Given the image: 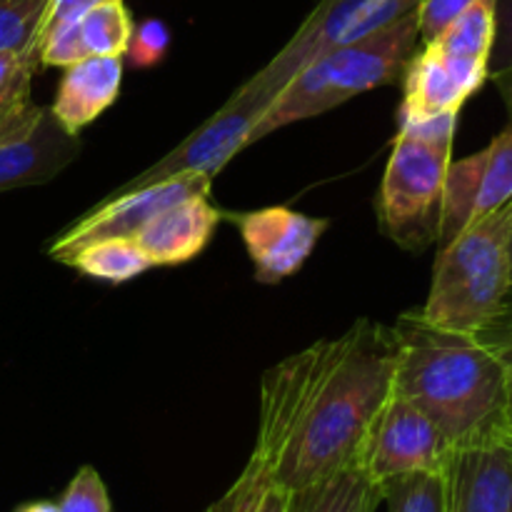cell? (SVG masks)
Returning a JSON list of instances; mask_svg holds the SVG:
<instances>
[{"mask_svg":"<svg viewBox=\"0 0 512 512\" xmlns=\"http://www.w3.org/2000/svg\"><path fill=\"white\" fill-rule=\"evenodd\" d=\"M223 218L238 228L255 280L265 285L283 283L298 273L330 228L328 218L305 215L288 205L223 213Z\"/></svg>","mask_w":512,"mask_h":512,"instance_id":"cell-10","label":"cell"},{"mask_svg":"<svg viewBox=\"0 0 512 512\" xmlns=\"http://www.w3.org/2000/svg\"><path fill=\"white\" fill-rule=\"evenodd\" d=\"M420 3L423 0H320L285 48L253 78L245 80L238 93L270 105L275 95L313 60L395 23L413 13Z\"/></svg>","mask_w":512,"mask_h":512,"instance_id":"cell-6","label":"cell"},{"mask_svg":"<svg viewBox=\"0 0 512 512\" xmlns=\"http://www.w3.org/2000/svg\"><path fill=\"white\" fill-rule=\"evenodd\" d=\"M170 50V30L160 18H145L133 23L128 48H125L123 63L135 70L155 68L165 60Z\"/></svg>","mask_w":512,"mask_h":512,"instance_id":"cell-24","label":"cell"},{"mask_svg":"<svg viewBox=\"0 0 512 512\" xmlns=\"http://www.w3.org/2000/svg\"><path fill=\"white\" fill-rule=\"evenodd\" d=\"M495 40V0H475L463 15L453 20L435 40L430 48L438 50L450 63L463 68L480 70L490 78V50Z\"/></svg>","mask_w":512,"mask_h":512,"instance_id":"cell-18","label":"cell"},{"mask_svg":"<svg viewBox=\"0 0 512 512\" xmlns=\"http://www.w3.org/2000/svg\"><path fill=\"white\" fill-rule=\"evenodd\" d=\"M70 268L80 275L105 283H128L153 268L145 250L135 238H100L83 245L68 258Z\"/></svg>","mask_w":512,"mask_h":512,"instance_id":"cell-19","label":"cell"},{"mask_svg":"<svg viewBox=\"0 0 512 512\" xmlns=\"http://www.w3.org/2000/svg\"><path fill=\"white\" fill-rule=\"evenodd\" d=\"M80 135L68 133L50 108L28 135L0 143V193L53 180L80 155Z\"/></svg>","mask_w":512,"mask_h":512,"instance_id":"cell-13","label":"cell"},{"mask_svg":"<svg viewBox=\"0 0 512 512\" xmlns=\"http://www.w3.org/2000/svg\"><path fill=\"white\" fill-rule=\"evenodd\" d=\"M510 260H512V230H510Z\"/></svg>","mask_w":512,"mask_h":512,"instance_id":"cell-33","label":"cell"},{"mask_svg":"<svg viewBox=\"0 0 512 512\" xmlns=\"http://www.w3.org/2000/svg\"><path fill=\"white\" fill-rule=\"evenodd\" d=\"M380 490L385 512H445L443 468L390 478Z\"/></svg>","mask_w":512,"mask_h":512,"instance_id":"cell-22","label":"cell"},{"mask_svg":"<svg viewBox=\"0 0 512 512\" xmlns=\"http://www.w3.org/2000/svg\"><path fill=\"white\" fill-rule=\"evenodd\" d=\"M475 0H423L415 10L418 15V30H420V43H430L438 38L458 15L473 5Z\"/></svg>","mask_w":512,"mask_h":512,"instance_id":"cell-26","label":"cell"},{"mask_svg":"<svg viewBox=\"0 0 512 512\" xmlns=\"http://www.w3.org/2000/svg\"><path fill=\"white\" fill-rule=\"evenodd\" d=\"M512 203L470 223L440 245L433 283L420 308L428 323L478 335L495 320L512 288Z\"/></svg>","mask_w":512,"mask_h":512,"instance_id":"cell-4","label":"cell"},{"mask_svg":"<svg viewBox=\"0 0 512 512\" xmlns=\"http://www.w3.org/2000/svg\"><path fill=\"white\" fill-rule=\"evenodd\" d=\"M50 0H0V53L3 50H38L40 20Z\"/></svg>","mask_w":512,"mask_h":512,"instance_id":"cell-23","label":"cell"},{"mask_svg":"<svg viewBox=\"0 0 512 512\" xmlns=\"http://www.w3.org/2000/svg\"><path fill=\"white\" fill-rule=\"evenodd\" d=\"M15 512H60L58 503H48V500H38V503H28Z\"/></svg>","mask_w":512,"mask_h":512,"instance_id":"cell-32","label":"cell"},{"mask_svg":"<svg viewBox=\"0 0 512 512\" xmlns=\"http://www.w3.org/2000/svg\"><path fill=\"white\" fill-rule=\"evenodd\" d=\"M220 220L223 210L210 203V195H193L153 215L133 238L153 268L183 265L208 248Z\"/></svg>","mask_w":512,"mask_h":512,"instance_id":"cell-12","label":"cell"},{"mask_svg":"<svg viewBox=\"0 0 512 512\" xmlns=\"http://www.w3.org/2000/svg\"><path fill=\"white\" fill-rule=\"evenodd\" d=\"M512 68V0H495V40L490 50V75Z\"/></svg>","mask_w":512,"mask_h":512,"instance_id":"cell-27","label":"cell"},{"mask_svg":"<svg viewBox=\"0 0 512 512\" xmlns=\"http://www.w3.org/2000/svg\"><path fill=\"white\" fill-rule=\"evenodd\" d=\"M393 393L418 405L453 448L505 435L508 363L478 335L403 313L393 328Z\"/></svg>","mask_w":512,"mask_h":512,"instance_id":"cell-2","label":"cell"},{"mask_svg":"<svg viewBox=\"0 0 512 512\" xmlns=\"http://www.w3.org/2000/svg\"><path fill=\"white\" fill-rule=\"evenodd\" d=\"M265 110H268V105L245 98L235 90L218 113L210 115L200 128H195L183 143L175 145L158 163L145 168L143 173L133 175L120 188H115V193L138 190L145 188V185L160 183V180L183 178V175H208V178L215 180V175L240 150L248 148L250 133H253L255 123H258Z\"/></svg>","mask_w":512,"mask_h":512,"instance_id":"cell-7","label":"cell"},{"mask_svg":"<svg viewBox=\"0 0 512 512\" xmlns=\"http://www.w3.org/2000/svg\"><path fill=\"white\" fill-rule=\"evenodd\" d=\"M60 512H113L108 488L93 465H83L70 478L58 500Z\"/></svg>","mask_w":512,"mask_h":512,"instance_id":"cell-25","label":"cell"},{"mask_svg":"<svg viewBox=\"0 0 512 512\" xmlns=\"http://www.w3.org/2000/svg\"><path fill=\"white\" fill-rule=\"evenodd\" d=\"M288 510V490L278 488V485H270L265 488V493L260 495L258 505L253 512H285Z\"/></svg>","mask_w":512,"mask_h":512,"instance_id":"cell-29","label":"cell"},{"mask_svg":"<svg viewBox=\"0 0 512 512\" xmlns=\"http://www.w3.org/2000/svg\"><path fill=\"white\" fill-rule=\"evenodd\" d=\"M100 3H108V0H50L43 20H40L35 43H40V40H43L50 30L58 28V25L75 23V20H80L85 13H88V10H93L95 5H100Z\"/></svg>","mask_w":512,"mask_h":512,"instance_id":"cell-28","label":"cell"},{"mask_svg":"<svg viewBox=\"0 0 512 512\" xmlns=\"http://www.w3.org/2000/svg\"><path fill=\"white\" fill-rule=\"evenodd\" d=\"M508 363V388H505V435L512 440V360Z\"/></svg>","mask_w":512,"mask_h":512,"instance_id":"cell-31","label":"cell"},{"mask_svg":"<svg viewBox=\"0 0 512 512\" xmlns=\"http://www.w3.org/2000/svg\"><path fill=\"white\" fill-rule=\"evenodd\" d=\"M383 490L363 463H355L320 483L288 493L285 512H375Z\"/></svg>","mask_w":512,"mask_h":512,"instance_id":"cell-17","label":"cell"},{"mask_svg":"<svg viewBox=\"0 0 512 512\" xmlns=\"http://www.w3.org/2000/svg\"><path fill=\"white\" fill-rule=\"evenodd\" d=\"M475 93L478 90L453 65L445 63L430 45H420L403 73L398 123H418L443 113H460Z\"/></svg>","mask_w":512,"mask_h":512,"instance_id":"cell-15","label":"cell"},{"mask_svg":"<svg viewBox=\"0 0 512 512\" xmlns=\"http://www.w3.org/2000/svg\"><path fill=\"white\" fill-rule=\"evenodd\" d=\"M490 80H493V83L498 85L500 95H503V100H505V108H508V113H510V118H512V68L503 70V73L490 75Z\"/></svg>","mask_w":512,"mask_h":512,"instance_id":"cell-30","label":"cell"},{"mask_svg":"<svg viewBox=\"0 0 512 512\" xmlns=\"http://www.w3.org/2000/svg\"><path fill=\"white\" fill-rule=\"evenodd\" d=\"M508 203H512V120L508 128L500 130V135H495L493 143L483 150L475 220L495 213Z\"/></svg>","mask_w":512,"mask_h":512,"instance_id":"cell-20","label":"cell"},{"mask_svg":"<svg viewBox=\"0 0 512 512\" xmlns=\"http://www.w3.org/2000/svg\"><path fill=\"white\" fill-rule=\"evenodd\" d=\"M80 38L88 55H120L128 48L133 33V18L123 0H108L95 5L93 10L78 20Z\"/></svg>","mask_w":512,"mask_h":512,"instance_id":"cell-21","label":"cell"},{"mask_svg":"<svg viewBox=\"0 0 512 512\" xmlns=\"http://www.w3.org/2000/svg\"><path fill=\"white\" fill-rule=\"evenodd\" d=\"M38 68V50L0 53V143L28 135L48 110L33 100V78Z\"/></svg>","mask_w":512,"mask_h":512,"instance_id":"cell-16","label":"cell"},{"mask_svg":"<svg viewBox=\"0 0 512 512\" xmlns=\"http://www.w3.org/2000/svg\"><path fill=\"white\" fill-rule=\"evenodd\" d=\"M450 450V440L418 405L390 393L365 440L363 465L378 483H385L400 475L440 470Z\"/></svg>","mask_w":512,"mask_h":512,"instance_id":"cell-9","label":"cell"},{"mask_svg":"<svg viewBox=\"0 0 512 512\" xmlns=\"http://www.w3.org/2000/svg\"><path fill=\"white\" fill-rule=\"evenodd\" d=\"M460 113L398 123L378 195L380 233L408 253L438 243L443 188Z\"/></svg>","mask_w":512,"mask_h":512,"instance_id":"cell-5","label":"cell"},{"mask_svg":"<svg viewBox=\"0 0 512 512\" xmlns=\"http://www.w3.org/2000/svg\"><path fill=\"white\" fill-rule=\"evenodd\" d=\"M393 373V328L373 320L285 358L263 375L258 438L245 470L293 493L363 463Z\"/></svg>","mask_w":512,"mask_h":512,"instance_id":"cell-1","label":"cell"},{"mask_svg":"<svg viewBox=\"0 0 512 512\" xmlns=\"http://www.w3.org/2000/svg\"><path fill=\"white\" fill-rule=\"evenodd\" d=\"M213 178L208 175H183V178L160 180L125 193H110L93 210L60 230L48 245V255L55 263H68L70 255L83 245L100 238H133L153 215L193 195H210Z\"/></svg>","mask_w":512,"mask_h":512,"instance_id":"cell-8","label":"cell"},{"mask_svg":"<svg viewBox=\"0 0 512 512\" xmlns=\"http://www.w3.org/2000/svg\"><path fill=\"white\" fill-rule=\"evenodd\" d=\"M415 10L355 43L330 50L300 70L260 115L250 133V145L300 120L318 118L368 90L403 80L405 68L423 45Z\"/></svg>","mask_w":512,"mask_h":512,"instance_id":"cell-3","label":"cell"},{"mask_svg":"<svg viewBox=\"0 0 512 512\" xmlns=\"http://www.w3.org/2000/svg\"><path fill=\"white\" fill-rule=\"evenodd\" d=\"M445 512H512V440L458 445L443 465Z\"/></svg>","mask_w":512,"mask_h":512,"instance_id":"cell-11","label":"cell"},{"mask_svg":"<svg viewBox=\"0 0 512 512\" xmlns=\"http://www.w3.org/2000/svg\"><path fill=\"white\" fill-rule=\"evenodd\" d=\"M123 58L120 55H88L63 68L50 113L68 133L80 135L115 105L123 85Z\"/></svg>","mask_w":512,"mask_h":512,"instance_id":"cell-14","label":"cell"}]
</instances>
